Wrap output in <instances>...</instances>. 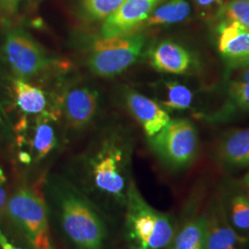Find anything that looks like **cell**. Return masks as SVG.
Wrapping results in <instances>:
<instances>
[{
    "mask_svg": "<svg viewBox=\"0 0 249 249\" xmlns=\"http://www.w3.org/2000/svg\"><path fill=\"white\" fill-rule=\"evenodd\" d=\"M53 196L63 229L78 249H104L107 228L89 200L67 183H56Z\"/></svg>",
    "mask_w": 249,
    "mask_h": 249,
    "instance_id": "1",
    "label": "cell"
},
{
    "mask_svg": "<svg viewBox=\"0 0 249 249\" xmlns=\"http://www.w3.org/2000/svg\"><path fill=\"white\" fill-rule=\"evenodd\" d=\"M125 204L127 234L137 247L161 249L173 242L176 235L173 221L148 204L134 182L125 192Z\"/></svg>",
    "mask_w": 249,
    "mask_h": 249,
    "instance_id": "2",
    "label": "cell"
},
{
    "mask_svg": "<svg viewBox=\"0 0 249 249\" xmlns=\"http://www.w3.org/2000/svg\"><path fill=\"white\" fill-rule=\"evenodd\" d=\"M149 144L154 154L174 170L189 167L199 151L196 126L185 118L170 120L158 133L149 138Z\"/></svg>",
    "mask_w": 249,
    "mask_h": 249,
    "instance_id": "3",
    "label": "cell"
},
{
    "mask_svg": "<svg viewBox=\"0 0 249 249\" xmlns=\"http://www.w3.org/2000/svg\"><path fill=\"white\" fill-rule=\"evenodd\" d=\"M145 45L146 37L143 35L101 37L92 44L88 68L100 77L116 76L138 61Z\"/></svg>",
    "mask_w": 249,
    "mask_h": 249,
    "instance_id": "4",
    "label": "cell"
},
{
    "mask_svg": "<svg viewBox=\"0 0 249 249\" xmlns=\"http://www.w3.org/2000/svg\"><path fill=\"white\" fill-rule=\"evenodd\" d=\"M3 51L10 70L20 80L37 77L56 64L45 53V49L21 29L8 32Z\"/></svg>",
    "mask_w": 249,
    "mask_h": 249,
    "instance_id": "5",
    "label": "cell"
},
{
    "mask_svg": "<svg viewBox=\"0 0 249 249\" xmlns=\"http://www.w3.org/2000/svg\"><path fill=\"white\" fill-rule=\"evenodd\" d=\"M7 209L35 249H52L48 236L46 207L41 197L30 189L23 188L9 199Z\"/></svg>",
    "mask_w": 249,
    "mask_h": 249,
    "instance_id": "6",
    "label": "cell"
},
{
    "mask_svg": "<svg viewBox=\"0 0 249 249\" xmlns=\"http://www.w3.org/2000/svg\"><path fill=\"white\" fill-rule=\"evenodd\" d=\"M166 0H126L105 19L101 37H116L136 33L152 11Z\"/></svg>",
    "mask_w": 249,
    "mask_h": 249,
    "instance_id": "7",
    "label": "cell"
},
{
    "mask_svg": "<svg viewBox=\"0 0 249 249\" xmlns=\"http://www.w3.org/2000/svg\"><path fill=\"white\" fill-rule=\"evenodd\" d=\"M207 221L206 249H242L248 239L241 236L229 222L223 197H216L205 213Z\"/></svg>",
    "mask_w": 249,
    "mask_h": 249,
    "instance_id": "8",
    "label": "cell"
},
{
    "mask_svg": "<svg viewBox=\"0 0 249 249\" xmlns=\"http://www.w3.org/2000/svg\"><path fill=\"white\" fill-rule=\"evenodd\" d=\"M149 62L156 71L173 75L188 73L196 64L194 55L189 50L169 40L161 41L151 48Z\"/></svg>",
    "mask_w": 249,
    "mask_h": 249,
    "instance_id": "9",
    "label": "cell"
},
{
    "mask_svg": "<svg viewBox=\"0 0 249 249\" xmlns=\"http://www.w3.org/2000/svg\"><path fill=\"white\" fill-rule=\"evenodd\" d=\"M124 101L148 138L158 133L171 120L167 111L157 102L133 89L125 91Z\"/></svg>",
    "mask_w": 249,
    "mask_h": 249,
    "instance_id": "10",
    "label": "cell"
},
{
    "mask_svg": "<svg viewBox=\"0 0 249 249\" xmlns=\"http://www.w3.org/2000/svg\"><path fill=\"white\" fill-rule=\"evenodd\" d=\"M217 49L227 68L249 57V31L231 20H221L216 30Z\"/></svg>",
    "mask_w": 249,
    "mask_h": 249,
    "instance_id": "11",
    "label": "cell"
},
{
    "mask_svg": "<svg viewBox=\"0 0 249 249\" xmlns=\"http://www.w3.org/2000/svg\"><path fill=\"white\" fill-rule=\"evenodd\" d=\"M98 107L97 92L87 87L68 91L63 100V112L72 128L85 127L95 116Z\"/></svg>",
    "mask_w": 249,
    "mask_h": 249,
    "instance_id": "12",
    "label": "cell"
},
{
    "mask_svg": "<svg viewBox=\"0 0 249 249\" xmlns=\"http://www.w3.org/2000/svg\"><path fill=\"white\" fill-rule=\"evenodd\" d=\"M224 101L220 108L201 115L207 122L225 123L237 115L249 114V82L229 79L223 85Z\"/></svg>",
    "mask_w": 249,
    "mask_h": 249,
    "instance_id": "13",
    "label": "cell"
},
{
    "mask_svg": "<svg viewBox=\"0 0 249 249\" xmlns=\"http://www.w3.org/2000/svg\"><path fill=\"white\" fill-rule=\"evenodd\" d=\"M215 157L226 168L249 167V128L223 134L215 147Z\"/></svg>",
    "mask_w": 249,
    "mask_h": 249,
    "instance_id": "14",
    "label": "cell"
},
{
    "mask_svg": "<svg viewBox=\"0 0 249 249\" xmlns=\"http://www.w3.org/2000/svg\"><path fill=\"white\" fill-rule=\"evenodd\" d=\"M121 155L117 151H108L100 155L93 166V179L99 189L116 196L122 203H125L124 180L119 170Z\"/></svg>",
    "mask_w": 249,
    "mask_h": 249,
    "instance_id": "15",
    "label": "cell"
},
{
    "mask_svg": "<svg viewBox=\"0 0 249 249\" xmlns=\"http://www.w3.org/2000/svg\"><path fill=\"white\" fill-rule=\"evenodd\" d=\"M206 215L197 214L187 220L174 238L171 249H206Z\"/></svg>",
    "mask_w": 249,
    "mask_h": 249,
    "instance_id": "16",
    "label": "cell"
},
{
    "mask_svg": "<svg viewBox=\"0 0 249 249\" xmlns=\"http://www.w3.org/2000/svg\"><path fill=\"white\" fill-rule=\"evenodd\" d=\"M190 14L187 0H166L152 11L140 28L169 25L183 21Z\"/></svg>",
    "mask_w": 249,
    "mask_h": 249,
    "instance_id": "17",
    "label": "cell"
},
{
    "mask_svg": "<svg viewBox=\"0 0 249 249\" xmlns=\"http://www.w3.org/2000/svg\"><path fill=\"white\" fill-rule=\"evenodd\" d=\"M223 201L231 226L236 231H249V194L244 187L233 189Z\"/></svg>",
    "mask_w": 249,
    "mask_h": 249,
    "instance_id": "18",
    "label": "cell"
},
{
    "mask_svg": "<svg viewBox=\"0 0 249 249\" xmlns=\"http://www.w3.org/2000/svg\"><path fill=\"white\" fill-rule=\"evenodd\" d=\"M13 89L16 103L23 112L27 114H39L45 110L46 97L43 89L20 79L13 81Z\"/></svg>",
    "mask_w": 249,
    "mask_h": 249,
    "instance_id": "19",
    "label": "cell"
},
{
    "mask_svg": "<svg viewBox=\"0 0 249 249\" xmlns=\"http://www.w3.org/2000/svg\"><path fill=\"white\" fill-rule=\"evenodd\" d=\"M126 0H80L78 15L84 22L105 20L116 12Z\"/></svg>",
    "mask_w": 249,
    "mask_h": 249,
    "instance_id": "20",
    "label": "cell"
},
{
    "mask_svg": "<svg viewBox=\"0 0 249 249\" xmlns=\"http://www.w3.org/2000/svg\"><path fill=\"white\" fill-rule=\"evenodd\" d=\"M164 98L161 100V107L170 111H185L190 108L194 94L186 85L169 80L163 83Z\"/></svg>",
    "mask_w": 249,
    "mask_h": 249,
    "instance_id": "21",
    "label": "cell"
},
{
    "mask_svg": "<svg viewBox=\"0 0 249 249\" xmlns=\"http://www.w3.org/2000/svg\"><path fill=\"white\" fill-rule=\"evenodd\" d=\"M51 120H54V117L52 115H48L40 116L36 122L33 147L38 160L45 158L56 144V138L53 125L50 122Z\"/></svg>",
    "mask_w": 249,
    "mask_h": 249,
    "instance_id": "22",
    "label": "cell"
},
{
    "mask_svg": "<svg viewBox=\"0 0 249 249\" xmlns=\"http://www.w3.org/2000/svg\"><path fill=\"white\" fill-rule=\"evenodd\" d=\"M221 20L236 21L249 31V0H228L218 10Z\"/></svg>",
    "mask_w": 249,
    "mask_h": 249,
    "instance_id": "23",
    "label": "cell"
},
{
    "mask_svg": "<svg viewBox=\"0 0 249 249\" xmlns=\"http://www.w3.org/2000/svg\"><path fill=\"white\" fill-rule=\"evenodd\" d=\"M19 0H0V20L11 17L18 9Z\"/></svg>",
    "mask_w": 249,
    "mask_h": 249,
    "instance_id": "24",
    "label": "cell"
},
{
    "mask_svg": "<svg viewBox=\"0 0 249 249\" xmlns=\"http://www.w3.org/2000/svg\"><path fill=\"white\" fill-rule=\"evenodd\" d=\"M194 1L196 6L202 10L216 9L217 12L223 4V0H194Z\"/></svg>",
    "mask_w": 249,
    "mask_h": 249,
    "instance_id": "25",
    "label": "cell"
},
{
    "mask_svg": "<svg viewBox=\"0 0 249 249\" xmlns=\"http://www.w3.org/2000/svg\"><path fill=\"white\" fill-rule=\"evenodd\" d=\"M231 73V80H241L245 82H249V70L237 69V70H228Z\"/></svg>",
    "mask_w": 249,
    "mask_h": 249,
    "instance_id": "26",
    "label": "cell"
},
{
    "mask_svg": "<svg viewBox=\"0 0 249 249\" xmlns=\"http://www.w3.org/2000/svg\"><path fill=\"white\" fill-rule=\"evenodd\" d=\"M0 248L2 249H21L15 247L12 243H10L1 231H0Z\"/></svg>",
    "mask_w": 249,
    "mask_h": 249,
    "instance_id": "27",
    "label": "cell"
},
{
    "mask_svg": "<svg viewBox=\"0 0 249 249\" xmlns=\"http://www.w3.org/2000/svg\"><path fill=\"white\" fill-rule=\"evenodd\" d=\"M237 69H245V70H249V57L232 65L231 67H228V70H237Z\"/></svg>",
    "mask_w": 249,
    "mask_h": 249,
    "instance_id": "28",
    "label": "cell"
},
{
    "mask_svg": "<svg viewBox=\"0 0 249 249\" xmlns=\"http://www.w3.org/2000/svg\"><path fill=\"white\" fill-rule=\"evenodd\" d=\"M7 203V195H6V191L3 187L0 185V213H2L3 209L5 208Z\"/></svg>",
    "mask_w": 249,
    "mask_h": 249,
    "instance_id": "29",
    "label": "cell"
},
{
    "mask_svg": "<svg viewBox=\"0 0 249 249\" xmlns=\"http://www.w3.org/2000/svg\"><path fill=\"white\" fill-rule=\"evenodd\" d=\"M20 160H22V161H24V162H30L31 157H30L29 154L22 152V153H20Z\"/></svg>",
    "mask_w": 249,
    "mask_h": 249,
    "instance_id": "30",
    "label": "cell"
},
{
    "mask_svg": "<svg viewBox=\"0 0 249 249\" xmlns=\"http://www.w3.org/2000/svg\"><path fill=\"white\" fill-rule=\"evenodd\" d=\"M241 186L244 187V189L249 194V180H242Z\"/></svg>",
    "mask_w": 249,
    "mask_h": 249,
    "instance_id": "31",
    "label": "cell"
},
{
    "mask_svg": "<svg viewBox=\"0 0 249 249\" xmlns=\"http://www.w3.org/2000/svg\"><path fill=\"white\" fill-rule=\"evenodd\" d=\"M242 180H249V171L246 174V176L243 178Z\"/></svg>",
    "mask_w": 249,
    "mask_h": 249,
    "instance_id": "32",
    "label": "cell"
},
{
    "mask_svg": "<svg viewBox=\"0 0 249 249\" xmlns=\"http://www.w3.org/2000/svg\"><path fill=\"white\" fill-rule=\"evenodd\" d=\"M142 249V248H139V247H137V248H135V249Z\"/></svg>",
    "mask_w": 249,
    "mask_h": 249,
    "instance_id": "33",
    "label": "cell"
},
{
    "mask_svg": "<svg viewBox=\"0 0 249 249\" xmlns=\"http://www.w3.org/2000/svg\"><path fill=\"white\" fill-rule=\"evenodd\" d=\"M171 249V248H170V249Z\"/></svg>",
    "mask_w": 249,
    "mask_h": 249,
    "instance_id": "34",
    "label": "cell"
},
{
    "mask_svg": "<svg viewBox=\"0 0 249 249\" xmlns=\"http://www.w3.org/2000/svg\"></svg>",
    "mask_w": 249,
    "mask_h": 249,
    "instance_id": "35",
    "label": "cell"
}]
</instances>
